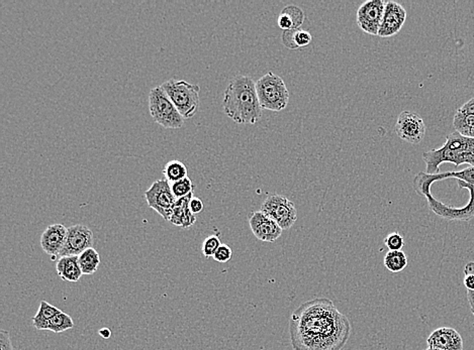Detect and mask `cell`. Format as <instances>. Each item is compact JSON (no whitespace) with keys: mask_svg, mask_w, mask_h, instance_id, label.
Returning <instances> with one entry per match:
<instances>
[{"mask_svg":"<svg viewBox=\"0 0 474 350\" xmlns=\"http://www.w3.org/2000/svg\"><path fill=\"white\" fill-rule=\"evenodd\" d=\"M304 13L303 9L296 6H287L278 16L277 25L283 32L299 30L303 25Z\"/></svg>","mask_w":474,"mask_h":350,"instance_id":"18","label":"cell"},{"mask_svg":"<svg viewBox=\"0 0 474 350\" xmlns=\"http://www.w3.org/2000/svg\"><path fill=\"white\" fill-rule=\"evenodd\" d=\"M464 286L466 291H474V274L470 272H464Z\"/></svg>","mask_w":474,"mask_h":350,"instance_id":"33","label":"cell"},{"mask_svg":"<svg viewBox=\"0 0 474 350\" xmlns=\"http://www.w3.org/2000/svg\"><path fill=\"white\" fill-rule=\"evenodd\" d=\"M384 244L389 251H402L405 246V239L398 232H391L384 239Z\"/></svg>","mask_w":474,"mask_h":350,"instance_id":"28","label":"cell"},{"mask_svg":"<svg viewBox=\"0 0 474 350\" xmlns=\"http://www.w3.org/2000/svg\"><path fill=\"white\" fill-rule=\"evenodd\" d=\"M67 230L63 224H52L42 232L41 246L52 260H55L60 255L65 246Z\"/></svg>","mask_w":474,"mask_h":350,"instance_id":"14","label":"cell"},{"mask_svg":"<svg viewBox=\"0 0 474 350\" xmlns=\"http://www.w3.org/2000/svg\"><path fill=\"white\" fill-rule=\"evenodd\" d=\"M261 211L272 218L282 230L291 229L297 220L294 202L282 195H269L262 204Z\"/></svg>","mask_w":474,"mask_h":350,"instance_id":"7","label":"cell"},{"mask_svg":"<svg viewBox=\"0 0 474 350\" xmlns=\"http://www.w3.org/2000/svg\"><path fill=\"white\" fill-rule=\"evenodd\" d=\"M462 111L468 112V114H474V98H471L470 100L467 101L466 103H464L461 107L459 108Z\"/></svg>","mask_w":474,"mask_h":350,"instance_id":"34","label":"cell"},{"mask_svg":"<svg viewBox=\"0 0 474 350\" xmlns=\"http://www.w3.org/2000/svg\"><path fill=\"white\" fill-rule=\"evenodd\" d=\"M407 255L403 251H388L383 258V264L389 272L396 274L407 267Z\"/></svg>","mask_w":474,"mask_h":350,"instance_id":"23","label":"cell"},{"mask_svg":"<svg viewBox=\"0 0 474 350\" xmlns=\"http://www.w3.org/2000/svg\"><path fill=\"white\" fill-rule=\"evenodd\" d=\"M93 234L85 225L76 224L68 227L65 246L59 258L79 257L83 251L93 248Z\"/></svg>","mask_w":474,"mask_h":350,"instance_id":"11","label":"cell"},{"mask_svg":"<svg viewBox=\"0 0 474 350\" xmlns=\"http://www.w3.org/2000/svg\"><path fill=\"white\" fill-rule=\"evenodd\" d=\"M149 110L156 123L162 128L179 129L183 126L185 119L160 86L153 88L149 94Z\"/></svg>","mask_w":474,"mask_h":350,"instance_id":"6","label":"cell"},{"mask_svg":"<svg viewBox=\"0 0 474 350\" xmlns=\"http://www.w3.org/2000/svg\"><path fill=\"white\" fill-rule=\"evenodd\" d=\"M233 257V251L230 246H226V244H221L219 246V250L216 251L214 255V260L216 262H221V264H225V262H230L231 258Z\"/></svg>","mask_w":474,"mask_h":350,"instance_id":"29","label":"cell"},{"mask_svg":"<svg viewBox=\"0 0 474 350\" xmlns=\"http://www.w3.org/2000/svg\"><path fill=\"white\" fill-rule=\"evenodd\" d=\"M249 225L254 236L263 243H274L282 236L283 231L272 218L261 210L250 215Z\"/></svg>","mask_w":474,"mask_h":350,"instance_id":"12","label":"cell"},{"mask_svg":"<svg viewBox=\"0 0 474 350\" xmlns=\"http://www.w3.org/2000/svg\"><path fill=\"white\" fill-rule=\"evenodd\" d=\"M163 175H164L165 180L172 184V183L177 182V181L183 180L184 178L188 177V171L185 164L183 162L170 161L165 164L164 170H163Z\"/></svg>","mask_w":474,"mask_h":350,"instance_id":"24","label":"cell"},{"mask_svg":"<svg viewBox=\"0 0 474 350\" xmlns=\"http://www.w3.org/2000/svg\"><path fill=\"white\" fill-rule=\"evenodd\" d=\"M99 335H100L101 337L105 338V339H108V338L110 337V335H112V332H110V330L108 328H103L99 330Z\"/></svg>","mask_w":474,"mask_h":350,"instance_id":"35","label":"cell"},{"mask_svg":"<svg viewBox=\"0 0 474 350\" xmlns=\"http://www.w3.org/2000/svg\"><path fill=\"white\" fill-rule=\"evenodd\" d=\"M74 327V322L70 315L61 311L50 321L48 330L54 333H61Z\"/></svg>","mask_w":474,"mask_h":350,"instance_id":"25","label":"cell"},{"mask_svg":"<svg viewBox=\"0 0 474 350\" xmlns=\"http://www.w3.org/2000/svg\"><path fill=\"white\" fill-rule=\"evenodd\" d=\"M464 272H470L474 274V262H468L464 267ZM466 298L468 301L469 306H470L471 313L474 317V291H466ZM474 326V323H473Z\"/></svg>","mask_w":474,"mask_h":350,"instance_id":"31","label":"cell"},{"mask_svg":"<svg viewBox=\"0 0 474 350\" xmlns=\"http://www.w3.org/2000/svg\"><path fill=\"white\" fill-rule=\"evenodd\" d=\"M256 89L262 109L279 112L289 105V89L274 73L268 72L262 76L256 82Z\"/></svg>","mask_w":474,"mask_h":350,"instance_id":"5","label":"cell"},{"mask_svg":"<svg viewBox=\"0 0 474 350\" xmlns=\"http://www.w3.org/2000/svg\"><path fill=\"white\" fill-rule=\"evenodd\" d=\"M184 119H192L200 107V87L185 80L170 79L160 85Z\"/></svg>","mask_w":474,"mask_h":350,"instance_id":"4","label":"cell"},{"mask_svg":"<svg viewBox=\"0 0 474 350\" xmlns=\"http://www.w3.org/2000/svg\"><path fill=\"white\" fill-rule=\"evenodd\" d=\"M170 186H171L172 192H173L176 199H180L183 198V197L188 196V195L192 194L193 190H195L192 181L188 177L184 178L183 180L177 181V182L172 183V184H170Z\"/></svg>","mask_w":474,"mask_h":350,"instance_id":"26","label":"cell"},{"mask_svg":"<svg viewBox=\"0 0 474 350\" xmlns=\"http://www.w3.org/2000/svg\"><path fill=\"white\" fill-rule=\"evenodd\" d=\"M223 108L224 112L236 123H256L262 115L256 82L244 75L231 79L224 94Z\"/></svg>","mask_w":474,"mask_h":350,"instance_id":"2","label":"cell"},{"mask_svg":"<svg viewBox=\"0 0 474 350\" xmlns=\"http://www.w3.org/2000/svg\"><path fill=\"white\" fill-rule=\"evenodd\" d=\"M423 159L429 175H437L443 163L454 164L456 167L463 164L474 166V138L454 131L446 136V142L440 149L424 152Z\"/></svg>","mask_w":474,"mask_h":350,"instance_id":"3","label":"cell"},{"mask_svg":"<svg viewBox=\"0 0 474 350\" xmlns=\"http://www.w3.org/2000/svg\"><path fill=\"white\" fill-rule=\"evenodd\" d=\"M192 197L193 193L183 197V198L177 199L175 205L172 209L170 223L177 225V227H183V229H187V227H192L197 222V217L191 212L190 208V203Z\"/></svg>","mask_w":474,"mask_h":350,"instance_id":"16","label":"cell"},{"mask_svg":"<svg viewBox=\"0 0 474 350\" xmlns=\"http://www.w3.org/2000/svg\"><path fill=\"white\" fill-rule=\"evenodd\" d=\"M56 272L63 281L70 283H77L83 274L78 257L59 258L56 262Z\"/></svg>","mask_w":474,"mask_h":350,"instance_id":"17","label":"cell"},{"mask_svg":"<svg viewBox=\"0 0 474 350\" xmlns=\"http://www.w3.org/2000/svg\"><path fill=\"white\" fill-rule=\"evenodd\" d=\"M453 126L460 135L474 138V114L457 109L453 119Z\"/></svg>","mask_w":474,"mask_h":350,"instance_id":"21","label":"cell"},{"mask_svg":"<svg viewBox=\"0 0 474 350\" xmlns=\"http://www.w3.org/2000/svg\"><path fill=\"white\" fill-rule=\"evenodd\" d=\"M427 344L431 349L442 350H463V339L454 328L441 327L429 335Z\"/></svg>","mask_w":474,"mask_h":350,"instance_id":"15","label":"cell"},{"mask_svg":"<svg viewBox=\"0 0 474 350\" xmlns=\"http://www.w3.org/2000/svg\"><path fill=\"white\" fill-rule=\"evenodd\" d=\"M395 133L398 138L410 145H417L424 140L426 126L423 119L415 112L403 111L395 123Z\"/></svg>","mask_w":474,"mask_h":350,"instance_id":"10","label":"cell"},{"mask_svg":"<svg viewBox=\"0 0 474 350\" xmlns=\"http://www.w3.org/2000/svg\"><path fill=\"white\" fill-rule=\"evenodd\" d=\"M221 246V239H219L218 236H209L202 243V255L207 258H214V253H216V251L219 250Z\"/></svg>","mask_w":474,"mask_h":350,"instance_id":"27","label":"cell"},{"mask_svg":"<svg viewBox=\"0 0 474 350\" xmlns=\"http://www.w3.org/2000/svg\"><path fill=\"white\" fill-rule=\"evenodd\" d=\"M386 1L368 0L363 2L356 13L358 27L363 32L372 36H378Z\"/></svg>","mask_w":474,"mask_h":350,"instance_id":"9","label":"cell"},{"mask_svg":"<svg viewBox=\"0 0 474 350\" xmlns=\"http://www.w3.org/2000/svg\"><path fill=\"white\" fill-rule=\"evenodd\" d=\"M0 350H13L9 331H0Z\"/></svg>","mask_w":474,"mask_h":350,"instance_id":"30","label":"cell"},{"mask_svg":"<svg viewBox=\"0 0 474 350\" xmlns=\"http://www.w3.org/2000/svg\"><path fill=\"white\" fill-rule=\"evenodd\" d=\"M78 260H79L80 267L83 274H93L94 272H98L99 265H100L99 253L93 248L83 251L78 257Z\"/></svg>","mask_w":474,"mask_h":350,"instance_id":"22","label":"cell"},{"mask_svg":"<svg viewBox=\"0 0 474 350\" xmlns=\"http://www.w3.org/2000/svg\"><path fill=\"white\" fill-rule=\"evenodd\" d=\"M424 350H442V349H431V347H428V349H424Z\"/></svg>","mask_w":474,"mask_h":350,"instance_id":"36","label":"cell"},{"mask_svg":"<svg viewBox=\"0 0 474 350\" xmlns=\"http://www.w3.org/2000/svg\"><path fill=\"white\" fill-rule=\"evenodd\" d=\"M282 43L290 50L304 48L311 43V35L304 30H287L282 34Z\"/></svg>","mask_w":474,"mask_h":350,"instance_id":"20","label":"cell"},{"mask_svg":"<svg viewBox=\"0 0 474 350\" xmlns=\"http://www.w3.org/2000/svg\"><path fill=\"white\" fill-rule=\"evenodd\" d=\"M405 20H407V11L402 4L395 1H386L378 36L381 37L395 36L402 30Z\"/></svg>","mask_w":474,"mask_h":350,"instance_id":"13","label":"cell"},{"mask_svg":"<svg viewBox=\"0 0 474 350\" xmlns=\"http://www.w3.org/2000/svg\"><path fill=\"white\" fill-rule=\"evenodd\" d=\"M144 196L149 207L161 215L166 222H170L172 209L175 205L177 199L166 180L156 181L147 191H145Z\"/></svg>","mask_w":474,"mask_h":350,"instance_id":"8","label":"cell"},{"mask_svg":"<svg viewBox=\"0 0 474 350\" xmlns=\"http://www.w3.org/2000/svg\"><path fill=\"white\" fill-rule=\"evenodd\" d=\"M190 208L191 212H192L193 215H197L198 213L202 212V210H204V202L200 200V198H197V197L193 196L192 199L190 200Z\"/></svg>","mask_w":474,"mask_h":350,"instance_id":"32","label":"cell"},{"mask_svg":"<svg viewBox=\"0 0 474 350\" xmlns=\"http://www.w3.org/2000/svg\"><path fill=\"white\" fill-rule=\"evenodd\" d=\"M60 312L61 310L58 308L49 304L46 301L42 300L37 314L32 318L33 325L37 330H48L50 321Z\"/></svg>","mask_w":474,"mask_h":350,"instance_id":"19","label":"cell"},{"mask_svg":"<svg viewBox=\"0 0 474 350\" xmlns=\"http://www.w3.org/2000/svg\"><path fill=\"white\" fill-rule=\"evenodd\" d=\"M350 334V321L328 298L306 301L290 317L294 350H342Z\"/></svg>","mask_w":474,"mask_h":350,"instance_id":"1","label":"cell"}]
</instances>
